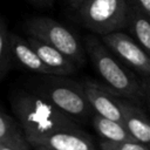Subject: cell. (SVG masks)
<instances>
[{"instance_id": "obj_21", "label": "cell", "mask_w": 150, "mask_h": 150, "mask_svg": "<svg viewBox=\"0 0 150 150\" xmlns=\"http://www.w3.org/2000/svg\"><path fill=\"white\" fill-rule=\"evenodd\" d=\"M0 150H12V149H9V148H7V146L0 144Z\"/></svg>"}, {"instance_id": "obj_10", "label": "cell", "mask_w": 150, "mask_h": 150, "mask_svg": "<svg viewBox=\"0 0 150 150\" xmlns=\"http://www.w3.org/2000/svg\"><path fill=\"white\" fill-rule=\"evenodd\" d=\"M26 41L33 48V50L38 54L40 60L46 66L54 69L60 76L71 75L77 71L79 68L76 67V64L56 48L33 36H28Z\"/></svg>"}, {"instance_id": "obj_16", "label": "cell", "mask_w": 150, "mask_h": 150, "mask_svg": "<svg viewBox=\"0 0 150 150\" xmlns=\"http://www.w3.org/2000/svg\"><path fill=\"white\" fill-rule=\"evenodd\" d=\"M101 150H149L145 144H142L137 141H107L103 139L100 142Z\"/></svg>"}, {"instance_id": "obj_9", "label": "cell", "mask_w": 150, "mask_h": 150, "mask_svg": "<svg viewBox=\"0 0 150 150\" xmlns=\"http://www.w3.org/2000/svg\"><path fill=\"white\" fill-rule=\"evenodd\" d=\"M32 146H45L52 150H97L82 129L50 134L36 141Z\"/></svg>"}, {"instance_id": "obj_3", "label": "cell", "mask_w": 150, "mask_h": 150, "mask_svg": "<svg viewBox=\"0 0 150 150\" xmlns=\"http://www.w3.org/2000/svg\"><path fill=\"white\" fill-rule=\"evenodd\" d=\"M35 87V94L47 100L75 122H84L94 115L86 97L83 83L66 76L42 75Z\"/></svg>"}, {"instance_id": "obj_19", "label": "cell", "mask_w": 150, "mask_h": 150, "mask_svg": "<svg viewBox=\"0 0 150 150\" xmlns=\"http://www.w3.org/2000/svg\"><path fill=\"white\" fill-rule=\"evenodd\" d=\"M84 0H69V4H70V6L73 7V8H77L82 2H83Z\"/></svg>"}, {"instance_id": "obj_8", "label": "cell", "mask_w": 150, "mask_h": 150, "mask_svg": "<svg viewBox=\"0 0 150 150\" xmlns=\"http://www.w3.org/2000/svg\"><path fill=\"white\" fill-rule=\"evenodd\" d=\"M120 111L122 115V124L135 141L148 145L150 142V123L144 110L137 103L116 96Z\"/></svg>"}, {"instance_id": "obj_1", "label": "cell", "mask_w": 150, "mask_h": 150, "mask_svg": "<svg viewBox=\"0 0 150 150\" xmlns=\"http://www.w3.org/2000/svg\"><path fill=\"white\" fill-rule=\"evenodd\" d=\"M11 104L30 146L50 134L81 129L77 122L35 93L19 91L11 97Z\"/></svg>"}, {"instance_id": "obj_7", "label": "cell", "mask_w": 150, "mask_h": 150, "mask_svg": "<svg viewBox=\"0 0 150 150\" xmlns=\"http://www.w3.org/2000/svg\"><path fill=\"white\" fill-rule=\"evenodd\" d=\"M83 89L94 114L122 123V115L115 94L109 91L103 84L90 80L83 82Z\"/></svg>"}, {"instance_id": "obj_5", "label": "cell", "mask_w": 150, "mask_h": 150, "mask_svg": "<svg viewBox=\"0 0 150 150\" xmlns=\"http://www.w3.org/2000/svg\"><path fill=\"white\" fill-rule=\"evenodd\" d=\"M25 29L28 36L36 38L60 50L69 57L77 68L84 64L86 52L83 45L79 41L76 35L60 22L49 18L38 16L27 21Z\"/></svg>"}, {"instance_id": "obj_18", "label": "cell", "mask_w": 150, "mask_h": 150, "mask_svg": "<svg viewBox=\"0 0 150 150\" xmlns=\"http://www.w3.org/2000/svg\"><path fill=\"white\" fill-rule=\"evenodd\" d=\"M28 1L34 6H39V7H50L54 2V0H28Z\"/></svg>"}, {"instance_id": "obj_14", "label": "cell", "mask_w": 150, "mask_h": 150, "mask_svg": "<svg viewBox=\"0 0 150 150\" xmlns=\"http://www.w3.org/2000/svg\"><path fill=\"white\" fill-rule=\"evenodd\" d=\"M91 122L97 134L107 141L121 142V141H135V138L128 132L124 125L120 122L102 117L97 114L91 116Z\"/></svg>"}, {"instance_id": "obj_13", "label": "cell", "mask_w": 150, "mask_h": 150, "mask_svg": "<svg viewBox=\"0 0 150 150\" xmlns=\"http://www.w3.org/2000/svg\"><path fill=\"white\" fill-rule=\"evenodd\" d=\"M0 144L12 150H30L22 129L2 111H0Z\"/></svg>"}, {"instance_id": "obj_17", "label": "cell", "mask_w": 150, "mask_h": 150, "mask_svg": "<svg viewBox=\"0 0 150 150\" xmlns=\"http://www.w3.org/2000/svg\"><path fill=\"white\" fill-rule=\"evenodd\" d=\"M144 13L150 15V0H135L134 1Z\"/></svg>"}, {"instance_id": "obj_12", "label": "cell", "mask_w": 150, "mask_h": 150, "mask_svg": "<svg viewBox=\"0 0 150 150\" xmlns=\"http://www.w3.org/2000/svg\"><path fill=\"white\" fill-rule=\"evenodd\" d=\"M146 13H144L134 1H128V13L125 28L131 33V38L146 52L150 53V20Z\"/></svg>"}, {"instance_id": "obj_4", "label": "cell", "mask_w": 150, "mask_h": 150, "mask_svg": "<svg viewBox=\"0 0 150 150\" xmlns=\"http://www.w3.org/2000/svg\"><path fill=\"white\" fill-rule=\"evenodd\" d=\"M76 12L86 28L102 36L125 28L128 0H84Z\"/></svg>"}, {"instance_id": "obj_11", "label": "cell", "mask_w": 150, "mask_h": 150, "mask_svg": "<svg viewBox=\"0 0 150 150\" xmlns=\"http://www.w3.org/2000/svg\"><path fill=\"white\" fill-rule=\"evenodd\" d=\"M9 48H11V56L22 67L41 74V75H56L60 76L54 69L46 66L38 54L33 50V48L28 45L26 39H22L15 34L9 33Z\"/></svg>"}, {"instance_id": "obj_2", "label": "cell", "mask_w": 150, "mask_h": 150, "mask_svg": "<svg viewBox=\"0 0 150 150\" xmlns=\"http://www.w3.org/2000/svg\"><path fill=\"white\" fill-rule=\"evenodd\" d=\"M93 68L103 82V86L122 98L135 103L148 98V82L138 77L94 35H87L83 45Z\"/></svg>"}, {"instance_id": "obj_20", "label": "cell", "mask_w": 150, "mask_h": 150, "mask_svg": "<svg viewBox=\"0 0 150 150\" xmlns=\"http://www.w3.org/2000/svg\"><path fill=\"white\" fill-rule=\"evenodd\" d=\"M35 150H52V149H48V148H45V146H36Z\"/></svg>"}, {"instance_id": "obj_6", "label": "cell", "mask_w": 150, "mask_h": 150, "mask_svg": "<svg viewBox=\"0 0 150 150\" xmlns=\"http://www.w3.org/2000/svg\"><path fill=\"white\" fill-rule=\"evenodd\" d=\"M103 45L112 52L125 66L139 73L145 81L150 75V57L134 38L121 32H114L101 36Z\"/></svg>"}, {"instance_id": "obj_15", "label": "cell", "mask_w": 150, "mask_h": 150, "mask_svg": "<svg viewBox=\"0 0 150 150\" xmlns=\"http://www.w3.org/2000/svg\"><path fill=\"white\" fill-rule=\"evenodd\" d=\"M11 59L9 33L7 30L5 21L0 19V81L9 69Z\"/></svg>"}]
</instances>
